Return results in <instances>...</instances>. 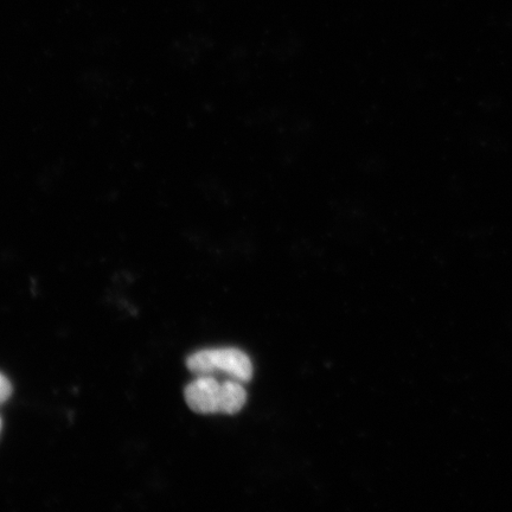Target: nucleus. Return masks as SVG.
<instances>
[{"label":"nucleus","instance_id":"obj_1","mask_svg":"<svg viewBox=\"0 0 512 512\" xmlns=\"http://www.w3.org/2000/svg\"><path fill=\"white\" fill-rule=\"evenodd\" d=\"M187 367L195 374L223 373L240 382L251 381L253 377L251 360L245 352L234 348L197 351L188 358Z\"/></svg>","mask_w":512,"mask_h":512},{"label":"nucleus","instance_id":"obj_2","mask_svg":"<svg viewBox=\"0 0 512 512\" xmlns=\"http://www.w3.org/2000/svg\"><path fill=\"white\" fill-rule=\"evenodd\" d=\"M184 396L191 411L198 414L220 413L221 383L213 377H198L185 388Z\"/></svg>","mask_w":512,"mask_h":512},{"label":"nucleus","instance_id":"obj_3","mask_svg":"<svg viewBox=\"0 0 512 512\" xmlns=\"http://www.w3.org/2000/svg\"><path fill=\"white\" fill-rule=\"evenodd\" d=\"M247 402V393L240 381L221 383L220 413L233 415L239 413Z\"/></svg>","mask_w":512,"mask_h":512},{"label":"nucleus","instance_id":"obj_4","mask_svg":"<svg viewBox=\"0 0 512 512\" xmlns=\"http://www.w3.org/2000/svg\"><path fill=\"white\" fill-rule=\"evenodd\" d=\"M12 394V386L3 374H0V403L5 402Z\"/></svg>","mask_w":512,"mask_h":512},{"label":"nucleus","instance_id":"obj_5","mask_svg":"<svg viewBox=\"0 0 512 512\" xmlns=\"http://www.w3.org/2000/svg\"><path fill=\"white\" fill-rule=\"evenodd\" d=\"M0 431H2V419H0Z\"/></svg>","mask_w":512,"mask_h":512}]
</instances>
